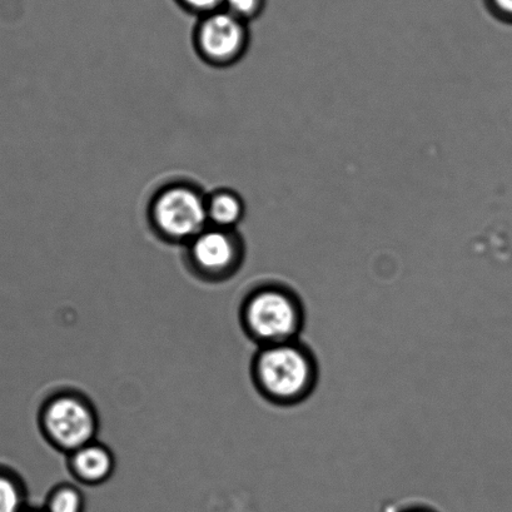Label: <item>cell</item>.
Masks as SVG:
<instances>
[{
	"label": "cell",
	"instance_id": "obj_14",
	"mask_svg": "<svg viewBox=\"0 0 512 512\" xmlns=\"http://www.w3.org/2000/svg\"><path fill=\"white\" fill-rule=\"evenodd\" d=\"M401 512H436V511L430 509V507L414 506V507H409V509H406V510L401 511Z\"/></svg>",
	"mask_w": 512,
	"mask_h": 512
},
{
	"label": "cell",
	"instance_id": "obj_4",
	"mask_svg": "<svg viewBox=\"0 0 512 512\" xmlns=\"http://www.w3.org/2000/svg\"><path fill=\"white\" fill-rule=\"evenodd\" d=\"M42 434L57 450L72 454L96 440V409L78 392L63 391L44 402L39 412Z\"/></svg>",
	"mask_w": 512,
	"mask_h": 512
},
{
	"label": "cell",
	"instance_id": "obj_15",
	"mask_svg": "<svg viewBox=\"0 0 512 512\" xmlns=\"http://www.w3.org/2000/svg\"><path fill=\"white\" fill-rule=\"evenodd\" d=\"M23 512H46V511L38 510V509H29V507H27V509L24 510Z\"/></svg>",
	"mask_w": 512,
	"mask_h": 512
},
{
	"label": "cell",
	"instance_id": "obj_7",
	"mask_svg": "<svg viewBox=\"0 0 512 512\" xmlns=\"http://www.w3.org/2000/svg\"><path fill=\"white\" fill-rule=\"evenodd\" d=\"M68 467L77 481L97 486L111 479L116 459L106 445L94 440L68 455Z\"/></svg>",
	"mask_w": 512,
	"mask_h": 512
},
{
	"label": "cell",
	"instance_id": "obj_3",
	"mask_svg": "<svg viewBox=\"0 0 512 512\" xmlns=\"http://www.w3.org/2000/svg\"><path fill=\"white\" fill-rule=\"evenodd\" d=\"M206 201L191 182L167 183L149 201V225L161 240L186 246L208 226Z\"/></svg>",
	"mask_w": 512,
	"mask_h": 512
},
{
	"label": "cell",
	"instance_id": "obj_8",
	"mask_svg": "<svg viewBox=\"0 0 512 512\" xmlns=\"http://www.w3.org/2000/svg\"><path fill=\"white\" fill-rule=\"evenodd\" d=\"M208 226L237 230L246 216V203L240 193L230 188H218L207 195Z\"/></svg>",
	"mask_w": 512,
	"mask_h": 512
},
{
	"label": "cell",
	"instance_id": "obj_11",
	"mask_svg": "<svg viewBox=\"0 0 512 512\" xmlns=\"http://www.w3.org/2000/svg\"><path fill=\"white\" fill-rule=\"evenodd\" d=\"M266 3L267 0H225L223 9L248 24L261 17Z\"/></svg>",
	"mask_w": 512,
	"mask_h": 512
},
{
	"label": "cell",
	"instance_id": "obj_13",
	"mask_svg": "<svg viewBox=\"0 0 512 512\" xmlns=\"http://www.w3.org/2000/svg\"><path fill=\"white\" fill-rule=\"evenodd\" d=\"M485 3L492 16L512 24V0H485Z\"/></svg>",
	"mask_w": 512,
	"mask_h": 512
},
{
	"label": "cell",
	"instance_id": "obj_6",
	"mask_svg": "<svg viewBox=\"0 0 512 512\" xmlns=\"http://www.w3.org/2000/svg\"><path fill=\"white\" fill-rule=\"evenodd\" d=\"M187 262L198 276L221 281L240 270L245 243L237 230L207 226L186 245Z\"/></svg>",
	"mask_w": 512,
	"mask_h": 512
},
{
	"label": "cell",
	"instance_id": "obj_12",
	"mask_svg": "<svg viewBox=\"0 0 512 512\" xmlns=\"http://www.w3.org/2000/svg\"><path fill=\"white\" fill-rule=\"evenodd\" d=\"M178 4L187 12L198 17L220 11L225 6V0H177Z\"/></svg>",
	"mask_w": 512,
	"mask_h": 512
},
{
	"label": "cell",
	"instance_id": "obj_10",
	"mask_svg": "<svg viewBox=\"0 0 512 512\" xmlns=\"http://www.w3.org/2000/svg\"><path fill=\"white\" fill-rule=\"evenodd\" d=\"M86 500L77 486L62 484L49 492L46 512H84Z\"/></svg>",
	"mask_w": 512,
	"mask_h": 512
},
{
	"label": "cell",
	"instance_id": "obj_5",
	"mask_svg": "<svg viewBox=\"0 0 512 512\" xmlns=\"http://www.w3.org/2000/svg\"><path fill=\"white\" fill-rule=\"evenodd\" d=\"M193 44L198 57L212 67H231L241 61L250 46L248 24L226 9L200 17Z\"/></svg>",
	"mask_w": 512,
	"mask_h": 512
},
{
	"label": "cell",
	"instance_id": "obj_1",
	"mask_svg": "<svg viewBox=\"0 0 512 512\" xmlns=\"http://www.w3.org/2000/svg\"><path fill=\"white\" fill-rule=\"evenodd\" d=\"M253 382L263 399L293 407L310 399L320 380L313 351L301 340L260 347L252 362Z\"/></svg>",
	"mask_w": 512,
	"mask_h": 512
},
{
	"label": "cell",
	"instance_id": "obj_2",
	"mask_svg": "<svg viewBox=\"0 0 512 512\" xmlns=\"http://www.w3.org/2000/svg\"><path fill=\"white\" fill-rule=\"evenodd\" d=\"M306 308L293 288L267 283L247 296L242 306V325L260 347L300 340Z\"/></svg>",
	"mask_w": 512,
	"mask_h": 512
},
{
	"label": "cell",
	"instance_id": "obj_9",
	"mask_svg": "<svg viewBox=\"0 0 512 512\" xmlns=\"http://www.w3.org/2000/svg\"><path fill=\"white\" fill-rule=\"evenodd\" d=\"M27 509V490L21 476L0 466V512H23Z\"/></svg>",
	"mask_w": 512,
	"mask_h": 512
}]
</instances>
